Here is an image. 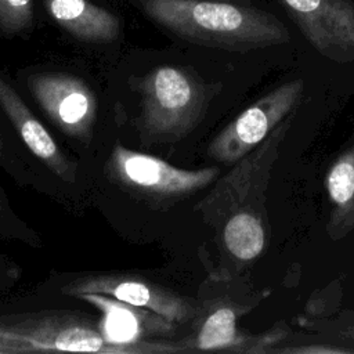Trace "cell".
I'll return each instance as SVG.
<instances>
[{
  "label": "cell",
  "mask_w": 354,
  "mask_h": 354,
  "mask_svg": "<svg viewBox=\"0 0 354 354\" xmlns=\"http://www.w3.org/2000/svg\"><path fill=\"white\" fill-rule=\"evenodd\" d=\"M296 115L297 111L292 112L264 141L235 162L196 207L203 221L216 230L221 254L236 270L253 263L267 249V191Z\"/></svg>",
  "instance_id": "6da1fadb"
},
{
  "label": "cell",
  "mask_w": 354,
  "mask_h": 354,
  "mask_svg": "<svg viewBox=\"0 0 354 354\" xmlns=\"http://www.w3.org/2000/svg\"><path fill=\"white\" fill-rule=\"evenodd\" d=\"M141 10L170 33L209 47L249 51L290 40L274 14L223 0H137Z\"/></svg>",
  "instance_id": "7a4b0ae2"
},
{
  "label": "cell",
  "mask_w": 354,
  "mask_h": 354,
  "mask_svg": "<svg viewBox=\"0 0 354 354\" xmlns=\"http://www.w3.org/2000/svg\"><path fill=\"white\" fill-rule=\"evenodd\" d=\"M0 342L18 354L36 351H82L101 354H177L191 353L184 343L141 340L115 343L100 328L83 319L61 314L0 317Z\"/></svg>",
  "instance_id": "3957f363"
},
{
  "label": "cell",
  "mask_w": 354,
  "mask_h": 354,
  "mask_svg": "<svg viewBox=\"0 0 354 354\" xmlns=\"http://www.w3.org/2000/svg\"><path fill=\"white\" fill-rule=\"evenodd\" d=\"M142 108L140 131L149 144L176 142L203 116L210 88L184 68L163 65L147 73L140 84Z\"/></svg>",
  "instance_id": "277c9868"
},
{
  "label": "cell",
  "mask_w": 354,
  "mask_h": 354,
  "mask_svg": "<svg viewBox=\"0 0 354 354\" xmlns=\"http://www.w3.org/2000/svg\"><path fill=\"white\" fill-rule=\"evenodd\" d=\"M304 93V80H288L263 94L209 144L207 155L225 165H234L261 141L292 112L299 111Z\"/></svg>",
  "instance_id": "5b68a950"
},
{
  "label": "cell",
  "mask_w": 354,
  "mask_h": 354,
  "mask_svg": "<svg viewBox=\"0 0 354 354\" xmlns=\"http://www.w3.org/2000/svg\"><path fill=\"white\" fill-rule=\"evenodd\" d=\"M108 170L126 189L160 199H180L195 194L214 183L220 174L218 167L181 169L120 144L111 152Z\"/></svg>",
  "instance_id": "8992f818"
},
{
  "label": "cell",
  "mask_w": 354,
  "mask_h": 354,
  "mask_svg": "<svg viewBox=\"0 0 354 354\" xmlns=\"http://www.w3.org/2000/svg\"><path fill=\"white\" fill-rule=\"evenodd\" d=\"M307 41L336 62L354 61V1L274 0Z\"/></svg>",
  "instance_id": "52a82bcc"
},
{
  "label": "cell",
  "mask_w": 354,
  "mask_h": 354,
  "mask_svg": "<svg viewBox=\"0 0 354 354\" xmlns=\"http://www.w3.org/2000/svg\"><path fill=\"white\" fill-rule=\"evenodd\" d=\"M36 102L66 136L88 141L97 120V98L87 83L69 73L44 72L28 77Z\"/></svg>",
  "instance_id": "ba28073f"
},
{
  "label": "cell",
  "mask_w": 354,
  "mask_h": 354,
  "mask_svg": "<svg viewBox=\"0 0 354 354\" xmlns=\"http://www.w3.org/2000/svg\"><path fill=\"white\" fill-rule=\"evenodd\" d=\"M61 292L75 297L83 293L112 296L133 306L155 311L174 324H184L198 314L196 307L187 297L148 279L129 274L105 272L83 275L64 285Z\"/></svg>",
  "instance_id": "9c48e42d"
},
{
  "label": "cell",
  "mask_w": 354,
  "mask_h": 354,
  "mask_svg": "<svg viewBox=\"0 0 354 354\" xmlns=\"http://www.w3.org/2000/svg\"><path fill=\"white\" fill-rule=\"evenodd\" d=\"M248 307L236 303H217L201 321L196 333L184 343L191 351H227L238 354H268L283 342L289 330L281 325L261 332L248 333L238 328V318Z\"/></svg>",
  "instance_id": "30bf717a"
},
{
  "label": "cell",
  "mask_w": 354,
  "mask_h": 354,
  "mask_svg": "<svg viewBox=\"0 0 354 354\" xmlns=\"http://www.w3.org/2000/svg\"><path fill=\"white\" fill-rule=\"evenodd\" d=\"M0 106L33 155L61 180L66 183L75 181L76 163L64 153L47 129L26 106L21 95L3 77H0Z\"/></svg>",
  "instance_id": "8fae6325"
},
{
  "label": "cell",
  "mask_w": 354,
  "mask_h": 354,
  "mask_svg": "<svg viewBox=\"0 0 354 354\" xmlns=\"http://www.w3.org/2000/svg\"><path fill=\"white\" fill-rule=\"evenodd\" d=\"M77 299L87 301L101 313L100 329L111 342L136 343L144 337L174 333V322L148 308L100 293H83Z\"/></svg>",
  "instance_id": "7c38bea8"
},
{
  "label": "cell",
  "mask_w": 354,
  "mask_h": 354,
  "mask_svg": "<svg viewBox=\"0 0 354 354\" xmlns=\"http://www.w3.org/2000/svg\"><path fill=\"white\" fill-rule=\"evenodd\" d=\"M48 15L73 37L87 43H109L120 33L119 18L90 0H44Z\"/></svg>",
  "instance_id": "4fadbf2b"
},
{
  "label": "cell",
  "mask_w": 354,
  "mask_h": 354,
  "mask_svg": "<svg viewBox=\"0 0 354 354\" xmlns=\"http://www.w3.org/2000/svg\"><path fill=\"white\" fill-rule=\"evenodd\" d=\"M325 189L330 203L326 232L332 241H339L354 231V144L329 166Z\"/></svg>",
  "instance_id": "5bb4252c"
},
{
  "label": "cell",
  "mask_w": 354,
  "mask_h": 354,
  "mask_svg": "<svg viewBox=\"0 0 354 354\" xmlns=\"http://www.w3.org/2000/svg\"><path fill=\"white\" fill-rule=\"evenodd\" d=\"M33 21V0H0V32L18 35L30 28Z\"/></svg>",
  "instance_id": "9a60e30c"
},
{
  "label": "cell",
  "mask_w": 354,
  "mask_h": 354,
  "mask_svg": "<svg viewBox=\"0 0 354 354\" xmlns=\"http://www.w3.org/2000/svg\"><path fill=\"white\" fill-rule=\"evenodd\" d=\"M304 325L325 337L354 342V308L343 310L332 317L306 319Z\"/></svg>",
  "instance_id": "2e32d148"
},
{
  "label": "cell",
  "mask_w": 354,
  "mask_h": 354,
  "mask_svg": "<svg viewBox=\"0 0 354 354\" xmlns=\"http://www.w3.org/2000/svg\"><path fill=\"white\" fill-rule=\"evenodd\" d=\"M14 227L21 230L19 227H22V224H19V220L12 214L8 201H7V196L0 187V234L4 236H12V238H19V239L25 241L24 236ZM21 231L30 238L32 234L28 230L22 228Z\"/></svg>",
  "instance_id": "e0dca14e"
},
{
  "label": "cell",
  "mask_w": 354,
  "mask_h": 354,
  "mask_svg": "<svg viewBox=\"0 0 354 354\" xmlns=\"http://www.w3.org/2000/svg\"><path fill=\"white\" fill-rule=\"evenodd\" d=\"M271 354L281 353V354H344V353H354V348L350 347H340L332 344H301V346H286V347H274L270 351Z\"/></svg>",
  "instance_id": "ac0fdd59"
},
{
  "label": "cell",
  "mask_w": 354,
  "mask_h": 354,
  "mask_svg": "<svg viewBox=\"0 0 354 354\" xmlns=\"http://www.w3.org/2000/svg\"><path fill=\"white\" fill-rule=\"evenodd\" d=\"M0 354H18L17 350L3 342H0Z\"/></svg>",
  "instance_id": "d6986e66"
},
{
  "label": "cell",
  "mask_w": 354,
  "mask_h": 354,
  "mask_svg": "<svg viewBox=\"0 0 354 354\" xmlns=\"http://www.w3.org/2000/svg\"><path fill=\"white\" fill-rule=\"evenodd\" d=\"M6 159V151H4V141L0 136V162H3Z\"/></svg>",
  "instance_id": "ffe728a7"
},
{
  "label": "cell",
  "mask_w": 354,
  "mask_h": 354,
  "mask_svg": "<svg viewBox=\"0 0 354 354\" xmlns=\"http://www.w3.org/2000/svg\"><path fill=\"white\" fill-rule=\"evenodd\" d=\"M223 1H235V3H243V0H223Z\"/></svg>",
  "instance_id": "44dd1931"
}]
</instances>
